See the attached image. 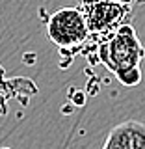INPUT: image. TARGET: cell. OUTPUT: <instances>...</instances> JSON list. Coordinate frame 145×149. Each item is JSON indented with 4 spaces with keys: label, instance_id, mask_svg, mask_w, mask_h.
<instances>
[{
    "label": "cell",
    "instance_id": "obj_1",
    "mask_svg": "<svg viewBox=\"0 0 145 149\" xmlns=\"http://www.w3.org/2000/svg\"><path fill=\"white\" fill-rule=\"evenodd\" d=\"M97 62L115 74L123 86L134 88L142 82V62L145 49L130 22L119 26L112 34L101 37L95 43Z\"/></svg>",
    "mask_w": 145,
    "mask_h": 149
},
{
    "label": "cell",
    "instance_id": "obj_2",
    "mask_svg": "<svg viewBox=\"0 0 145 149\" xmlns=\"http://www.w3.org/2000/svg\"><path fill=\"white\" fill-rule=\"evenodd\" d=\"M78 9L82 11L87 24V41L93 43L130 22L132 19L130 4H121L115 0H78Z\"/></svg>",
    "mask_w": 145,
    "mask_h": 149
},
{
    "label": "cell",
    "instance_id": "obj_3",
    "mask_svg": "<svg viewBox=\"0 0 145 149\" xmlns=\"http://www.w3.org/2000/svg\"><path fill=\"white\" fill-rule=\"evenodd\" d=\"M46 34L62 52L80 49L89 37L86 19L78 8H62L54 11L46 22Z\"/></svg>",
    "mask_w": 145,
    "mask_h": 149
},
{
    "label": "cell",
    "instance_id": "obj_4",
    "mask_svg": "<svg viewBox=\"0 0 145 149\" xmlns=\"http://www.w3.org/2000/svg\"><path fill=\"white\" fill-rule=\"evenodd\" d=\"M104 149H145V125L128 119L115 125L106 136Z\"/></svg>",
    "mask_w": 145,
    "mask_h": 149
},
{
    "label": "cell",
    "instance_id": "obj_5",
    "mask_svg": "<svg viewBox=\"0 0 145 149\" xmlns=\"http://www.w3.org/2000/svg\"><path fill=\"white\" fill-rule=\"evenodd\" d=\"M115 2H121V4H132L134 0H115Z\"/></svg>",
    "mask_w": 145,
    "mask_h": 149
}]
</instances>
